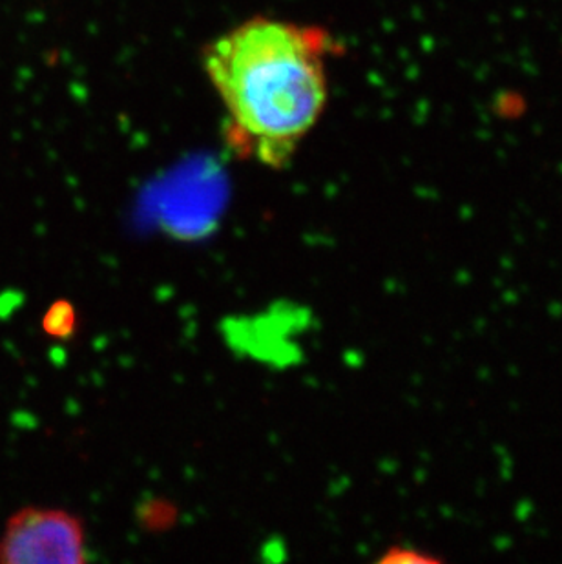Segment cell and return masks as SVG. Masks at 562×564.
Returning a JSON list of instances; mask_svg holds the SVG:
<instances>
[{
  "instance_id": "cell-1",
  "label": "cell",
  "mask_w": 562,
  "mask_h": 564,
  "mask_svg": "<svg viewBox=\"0 0 562 564\" xmlns=\"http://www.w3.org/2000/svg\"><path fill=\"white\" fill-rule=\"evenodd\" d=\"M338 44L316 24L252 17L203 50L225 110L224 138L239 160L280 171L324 116L327 64Z\"/></svg>"
},
{
  "instance_id": "cell-2",
  "label": "cell",
  "mask_w": 562,
  "mask_h": 564,
  "mask_svg": "<svg viewBox=\"0 0 562 564\" xmlns=\"http://www.w3.org/2000/svg\"><path fill=\"white\" fill-rule=\"evenodd\" d=\"M90 561L85 524L58 508L28 506L10 517L0 538V563L85 564Z\"/></svg>"
},
{
  "instance_id": "cell-3",
  "label": "cell",
  "mask_w": 562,
  "mask_h": 564,
  "mask_svg": "<svg viewBox=\"0 0 562 564\" xmlns=\"http://www.w3.org/2000/svg\"><path fill=\"white\" fill-rule=\"evenodd\" d=\"M75 313L68 302H57L44 314L43 327L50 336L68 338L74 333Z\"/></svg>"
}]
</instances>
